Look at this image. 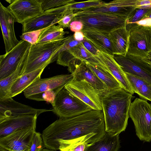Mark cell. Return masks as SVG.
<instances>
[{"label":"cell","mask_w":151,"mask_h":151,"mask_svg":"<svg viewBox=\"0 0 151 151\" xmlns=\"http://www.w3.org/2000/svg\"><path fill=\"white\" fill-rule=\"evenodd\" d=\"M65 88L93 110L102 111L101 96L104 93L85 81L72 80Z\"/></svg>","instance_id":"cell-11"},{"label":"cell","mask_w":151,"mask_h":151,"mask_svg":"<svg viewBox=\"0 0 151 151\" xmlns=\"http://www.w3.org/2000/svg\"><path fill=\"white\" fill-rule=\"evenodd\" d=\"M0 151H9L0 146Z\"/></svg>","instance_id":"cell-45"},{"label":"cell","mask_w":151,"mask_h":151,"mask_svg":"<svg viewBox=\"0 0 151 151\" xmlns=\"http://www.w3.org/2000/svg\"><path fill=\"white\" fill-rule=\"evenodd\" d=\"M43 11L66 5L75 1L74 0H40Z\"/></svg>","instance_id":"cell-34"},{"label":"cell","mask_w":151,"mask_h":151,"mask_svg":"<svg viewBox=\"0 0 151 151\" xmlns=\"http://www.w3.org/2000/svg\"><path fill=\"white\" fill-rule=\"evenodd\" d=\"M85 63L104 84L108 91L122 88L117 80L109 72L89 63Z\"/></svg>","instance_id":"cell-29"},{"label":"cell","mask_w":151,"mask_h":151,"mask_svg":"<svg viewBox=\"0 0 151 151\" xmlns=\"http://www.w3.org/2000/svg\"><path fill=\"white\" fill-rule=\"evenodd\" d=\"M83 23L79 20H74L70 24L69 28L71 31L76 32L81 31L83 29Z\"/></svg>","instance_id":"cell-39"},{"label":"cell","mask_w":151,"mask_h":151,"mask_svg":"<svg viewBox=\"0 0 151 151\" xmlns=\"http://www.w3.org/2000/svg\"><path fill=\"white\" fill-rule=\"evenodd\" d=\"M136 0H115L107 3L104 2L99 6L75 12H101L127 17L136 8Z\"/></svg>","instance_id":"cell-18"},{"label":"cell","mask_w":151,"mask_h":151,"mask_svg":"<svg viewBox=\"0 0 151 151\" xmlns=\"http://www.w3.org/2000/svg\"><path fill=\"white\" fill-rule=\"evenodd\" d=\"M27 62L21 64L7 77L0 80V100L11 97L10 91L11 87L15 81L24 73Z\"/></svg>","instance_id":"cell-28"},{"label":"cell","mask_w":151,"mask_h":151,"mask_svg":"<svg viewBox=\"0 0 151 151\" xmlns=\"http://www.w3.org/2000/svg\"><path fill=\"white\" fill-rule=\"evenodd\" d=\"M67 33L63 28L53 25L45 29L40 35L36 44H42L62 40Z\"/></svg>","instance_id":"cell-30"},{"label":"cell","mask_w":151,"mask_h":151,"mask_svg":"<svg viewBox=\"0 0 151 151\" xmlns=\"http://www.w3.org/2000/svg\"><path fill=\"white\" fill-rule=\"evenodd\" d=\"M134 97L122 88L108 91L102 94L101 100L106 132L114 135L125 131L131 100Z\"/></svg>","instance_id":"cell-2"},{"label":"cell","mask_w":151,"mask_h":151,"mask_svg":"<svg viewBox=\"0 0 151 151\" xmlns=\"http://www.w3.org/2000/svg\"><path fill=\"white\" fill-rule=\"evenodd\" d=\"M30 149H27L17 151H30Z\"/></svg>","instance_id":"cell-47"},{"label":"cell","mask_w":151,"mask_h":151,"mask_svg":"<svg viewBox=\"0 0 151 151\" xmlns=\"http://www.w3.org/2000/svg\"><path fill=\"white\" fill-rule=\"evenodd\" d=\"M145 17H147L151 18V9L148 13L147 14Z\"/></svg>","instance_id":"cell-43"},{"label":"cell","mask_w":151,"mask_h":151,"mask_svg":"<svg viewBox=\"0 0 151 151\" xmlns=\"http://www.w3.org/2000/svg\"><path fill=\"white\" fill-rule=\"evenodd\" d=\"M151 9L135 8L127 17L126 25L133 24L144 18Z\"/></svg>","instance_id":"cell-32"},{"label":"cell","mask_w":151,"mask_h":151,"mask_svg":"<svg viewBox=\"0 0 151 151\" xmlns=\"http://www.w3.org/2000/svg\"><path fill=\"white\" fill-rule=\"evenodd\" d=\"M14 16L16 22L22 24L42 14L40 0H15L7 7Z\"/></svg>","instance_id":"cell-13"},{"label":"cell","mask_w":151,"mask_h":151,"mask_svg":"<svg viewBox=\"0 0 151 151\" xmlns=\"http://www.w3.org/2000/svg\"><path fill=\"white\" fill-rule=\"evenodd\" d=\"M129 115L135 127L136 135L141 141H151V105L137 98L131 103Z\"/></svg>","instance_id":"cell-5"},{"label":"cell","mask_w":151,"mask_h":151,"mask_svg":"<svg viewBox=\"0 0 151 151\" xmlns=\"http://www.w3.org/2000/svg\"></svg>","instance_id":"cell-48"},{"label":"cell","mask_w":151,"mask_h":151,"mask_svg":"<svg viewBox=\"0 0 151 151\" xmlns=\"http://www.w3.org/2000/svg\"><path fill=\"white\" fill-rule=\"evenodd\" d=\"M42 151H56V150L48 149H43Z\"/></svg>","instance_id":"cell-44"},{"label":"cell","mask_w":151,"mask_h":151,"mask_svg":"<svg viewBox=\"0 0 151 151\" xmlns=\"http://www.w3.org/2000/svg\"><path fill=\"white\" fill-rule=\"evenodd\" d=\"M134 24L145 27H151V18L145 17L144 18L136 22Z\"/></svg>","instance_id":"cell-41"},{"label":"cell","mask_w":151,"mask_h":151,"mask_svg":"<svg viewBox=\"0 0 151 151\" xmlns=\"http://www.w3.org/2000/svg\"><path fill=\"white\" fill-rule=\"evenodd\" d=\"M37 115L20 116L10 118L0 122V138L15 131L36 125Z\"/></svg>","instance_id":"cell-20"},{"label":"cell","mask_w":151,"mask_h":151,"mask_svg":"<svg viewBox=\"0 0 151 151\" xmlns=\"http://www.w3.org/2000/svg\"><path fill=\"white\" fill-rule=\"evenodd\" d=\"M47 65L34 71L24 73L13 84L10 91L12 98L21 93L32 83L41 78V76Z\"/></svg>","instance_id":"cell-25"},{"label":"cell","mask_w":151,"mask_h":151,"mask_svg":"<svg viewBox=\"0 0 151 151\" xmlns=\"http://www.w3.org/2000/svg\"><path fill=\"white\" fill-rule=\"evenodd\" d=\"M104 1L100 0H88L83 2L75 1L66 5L67 9L74 12L94 8L101 6Z\"/></svg>","instance_id":"cell-31"},{"label":"cell","mask_w":151,"mask_h":151,"mask_svg":"<svg viewBox=\"0 0 151 151\" xmlns=\"http://www.w3.org/2000/svg\"><path fill=\"white\" fill-rule=\"evenodd\" d=\"M36 126L15 131L0 138V146L9 151L30 149Z\"/></svg>","instance_id":"cell-12"},{"label":"cell","mask_w":151,"mask_h":151,"mask_svg":"<svg viewBox=\"0 0 151 151\" xmlns=\"http://www.w3.org/2000/svg\"><path fill=\"white\" fill-rule=\"evenodd\" d=\"M82 42L76 40L74 38L73 35L65 37L64 41V44L61 48L60 50L55 56L54 61L56 60L58 54L63 51L69 50L75 46L81 43Z\"/></svg>","instance_id":"cell-35"},{"label":"cell","mask_w":151,"mask_h":151,"mask_svg":"<svg viewBox=\"0 0 151 151\" xmlns=\"http://www.w3.org/2000/svg\"><path fill=\"white\" fill-rule=\"evenodd\" d=\"M31 45L21 40L12 50L0 56V80L7 77L21 64L27 62Z\"/></svg>","instance_id":"cell-9"},{"label":"cell","mask_w":151,"mask_h":151,"mask_svg":"<svg viewBox=\"0 0 151 151\" xmlns=\"http://www.w3.org/2000/svg\"><path fill=\"white\" fill-rule=\"evenodd\" d=\"M52 109H37L22 104L14 100L12 97L0 100V122L6 119L24 115H37Z\"/></svg>","instance_id":"cell-14"},{"label":"cell","mask_w":151,"mask_h":151,"mask_svg":"<svg viewBox=\"0 0 151 151\" xmlns=\"http://www.w3.org/2000/svg\"><path fill=\"white\" fill-rule=\"evenodd\" d=\"M114 54L125 55L129 45V33L126 26L116 29L109 34Z\"/></svg>","instance_id":"cell-24"},{"label":"cell","mask_w":151,"mask_h":151,"mask_svg":"<svg viewBox=\"0 0 151 151\" xmlns=\"http://www.w3.org/2000/svg\"><path fill=\"white\" fill-rule=\"evenodd\" d=\"M151 9V0H136V8Z\"/></svg>","instance_id":"cell-40"},{"label":"cell","mask_w":151,"mask_h":151,"mask_svg":"<svg viewBox=\"0 0 151 151\" xmlns=\"http://www.w3.org/2000/svg\"><path fill=\"white\" fill-rule=\"evenodd\" d=\"M76 15L73 10L66 9L59 17L57 23L63 28L69 27L70 23L74 20Z\"/></svg>","instance_id":"cell-33"},{"label":"cell","mask_w":151,"mask_h":151,"mask_svg":"<svg viewBox=\"0 0 151 151\" xmlns=\"http://www.w3.org/2000/svg\"><path fill=\"white\" fill-rule=\"evenodd\" d=\"M44 29L22 33L20 37L22 40L26 41L32 45L36 44L40 35Z\"/></svg>","instance_id":"cell-36"},{"label":"cell","mask_w":151,"mask_h":151,"mask_svg":"<svg viewBox=\"0 0 151 151\" xmlns=\"http://www.w3.org/2000/svg\"><path fill=\"white\" fill-rule=\"evenodd\" d=\"M125 73L134 93L140 99L151 101V84L140 77Z\"/></svg>","instance_id":"cell-27"},{"label":"cell","mask_w":151,"mask_h":151,"mask_svg":"<svg viewBox=\"0 0 151 151\" xmlns=\"http://www.w3.org/2000/svg\"><path fill=\"white\" fill-rule=\"evenodd\" d=\"M73 36L76 40L79 42L83 41L85 39L84 35L82 31L75 32Z\"/></svg>","instance_id":"cell-42"},{"label":"cell","mask_w":151,"mask_h":151,"mask_svg":"<svg viewBox=\"0 0 151 151\" xmlns=\"http://www.w3.org/2000/svg\"><path fill=\"white\" fill-rule=\"evenodd\" d=\"M94 133L104 135L106 133L102 111L92 110L81 114L59 119L42 131L44 147L59 150L60 140H67Z\"/></svg>","instance_id":"cell-1"},{"label":"cell","mask_w":151,"mask_h":151,"mask_svg":"<svg viewBox=\"0 0 151 151\" xmlns=\"http://www.w3.org/2000/svg\"><path fill=\"white\" fill-rule=\"evenodd\" d=\"M129 40L127 54L151 60V27L127 25Z\"/></svg>","instance_id":"cell-7"},{"label":"cell","mask_w":151,"mask_h":151,"mask_svg":"<svg viewBox=\"0 0 151 151\" xmlns=\"http://www.w3.org/2000/svg\"><path fill=\"white\" fill-rule=\"evenodd\" d=\"M120 143L119 134L113 135L106 132L98 141L86 145L84 151H118Z\"/></svg>","instance_id":"cell-23"},{"label":"cell","mask_w":151,"mask_h":151,"mask_svg":"<svg viewBox=\"0 0 151 151\" xmlns=\"http://www.w3.org/2000/svg\"><path fill=\"white\" fill-rule=\"evenodd\" d=\"M85 38L98 50L113 55V51L109 34L90 29H83Z\"/></svg>","instance_id":"cell-21"},{"label":"cell","mask_w":151,"mask_h":151,"mask_svg":"<svg viewBox=\"0 0 151 151\" xmlns=\"http://www.w3.org/2000/svg\"><path fill=\"white\" fill-rule=\"evenodd\" d=\"M104 135L94 133L69 140H60V151H84L86 145L96 142Z\"/></svg>","instance_id":"cell-22"},{"label":"cell","mask_w":151,"mask_h":151,"mask_svg":"<svg viewBox=\"0 0 151 151\" xmlns=\"http://www.w3.org/2000/svg\"><path fill=\"white\" fill-rule=\"evenodd\" d=\"M74 20L81 22L83 29H90L109 33L117 29L125 27L127 17L101 12H74Z\"/></svg>","instance_id":"cell-4"},{"label":"cell","mask_w":151,"mask_h":151,"mask_svg":"<svg viewBox=\"0 0 151 151\" xmlns=\"http://www.w3.org/2000/svg\"><path fill=\"white\" fill-rule=\"evenodd\" d=\"M147 60L148 63L151 66V61L147 59Z\"/></svg>","instance_id":"cell-46"},{"label":"cell","mask_w":151,"mask_h":151,"mask_svg":"<svg viewBox=\"0 0 151 151\" xmlns=\"http://www.w3.org/2000/svg\"><path fill=\"white\" fill-rule=\"evenodd\" d=\"M68 67V71L71 73H74L73 80L85 81L103 93L108 91L104 84L88 67L84 62L74 58Z\"/></svg>","instance_id":"cell-16"},{"label":"cell","mask_w":151,"mask_h":151,"mask_svg":"<svg viewBox=\"0 0 151 151\" xmlns=\"http://www.w3.org/2000/svg\"><path fill=\"white\" fill-rule=\"evenodd\" d=\"M115 60L125 73L140 77L151 84V66L147 59L126 54H114Z\"/></svg>","instance_id":"cell-10"},{"label":"cell","mask_w":151,"mask_h":151,"mask_svg":"<svg viewBox=\"0 0 151 151\" xmlns=\"http://www.w3.org/2000/svg\"></svg>","instance_id":"cell-49"},{"label":"cell","mask_w":151,"mask_h":151,"mask_svg":"<svg viewBox=\"0 0 151 151\" xmlns=\"http://www.w3.org/2000/svg\"><path fill=\"white\" fill-rule=\"evenodd\" d=\"M68 50V58L69 63L74 59L77 58L85 63H89L109 72L105 65L98 58L92 55L84 47L81 43Z\"/></svg>","instance_id":"cell-26"},{"label":"cell","mask_w":151,"mask_h":151,"mask_svg":"<svg viewBox=\"0 0 151 151\" xmlns=\"http://www.w3.org/2000/svg\"><path fill=\"white\" fill-rule=\"evenodd\" d=\"M41 134L39 132H35L30 151H42L44 147Z\"/></svg>","instance_id":"cell-37"},{"label":"cell","mask_w":151,"mask_h":151,"mask_svg":"<svg viewBox=\"0 0 151 151\" xmlns=\"http://www.w3.org/2000/svg\"><path fill=\"white\" fill-rule=\"evenodd\" d=\"M15 17L10 10L0 2V23L6 53L12 50L19 43L15 36L14 24Z\"/></svg>","instance_id":"cell-17"},{"label":"cell","mask_w":151,"mask_h":151,"mask_svg":"<svg viewBox=\"0 0 151 151\" xmlns=\"http://www.w3.org/2000/svg\"><path fill=\"white\" fill-rule=\"evenodd\" d=\"M81 43L86 50L92 55L94 57H97L98 50L87 39L85 38Z\"/></svg>","instance_id":"cell-38"},{"label":"cell","mask_w":151,"mask_h":151,"mask_svg":"<svg viewBox=\"0 0 151 151\" xmlns=\"http://www.w3.org/2000/svg\"><path fill=\"white\" fill-rule=\"evenodd\" d=\"M98 58L106 66L109 72L117 80L122 88L133 95L134 91L126 77L125 73L111 55L98 50Z\"/></svg>","instance_id":"cell-19"},{"label":"cell","mask_w":151,"mask_h":151,"mask_svg":"<svg viewBox=\"0 0 151 151\" xmlns=\"http://www.w3.org/2000/svg\"><path fill=\"white\" fill-rule=\"evenodd\" d=\"M52 106V111L60 118L71 117L93 110L65 87L57 94Z\"/></svg>","instance_id":"cell-8"},{"label":"cell","mask_w":151,"mask_h":151,"mask_svg":"<svg viewBox=\"0 0 151 151\" xmlns=\"http://www.w3.org/2000/svg\"><path fill=\"white\" fill-rule=\"evenodd\" d=\"M74 73L61 74L38 79L23 91L26 98L45 101L52 105L58 93L73 79Z\"/></svg>","instance_id":"cell-3"},{"label":"cell","mask_w":151,"mask_h":151,"mask_svg":"<svg viewBox=\"0 0 151 151\" xmlns=\"http://www.w3.org/2000/svg\"><path fill=\"white\" fill-rule=\"evenodd\" d=\"M65 38L31 45L24 73L34 71L54 61L55 56L63 45Z\"/></svg>","instance_id":"cell-6"},{"label":"cell","mask_w":151,"mask_h":151,"mask_svg":"<svg viewBox=\"0 0 151 151\" xmlns=\"http://www.w3.org/2000/svg\"><path fill=\"white\" fill-rule=\"evenodd\" d=\"M67 9L66 5L52 8L41 14L26 21L22 25V33L42 30L57 23L58 18Z\"/></svg>","instance_id":"cell-15"}]
</instances>
